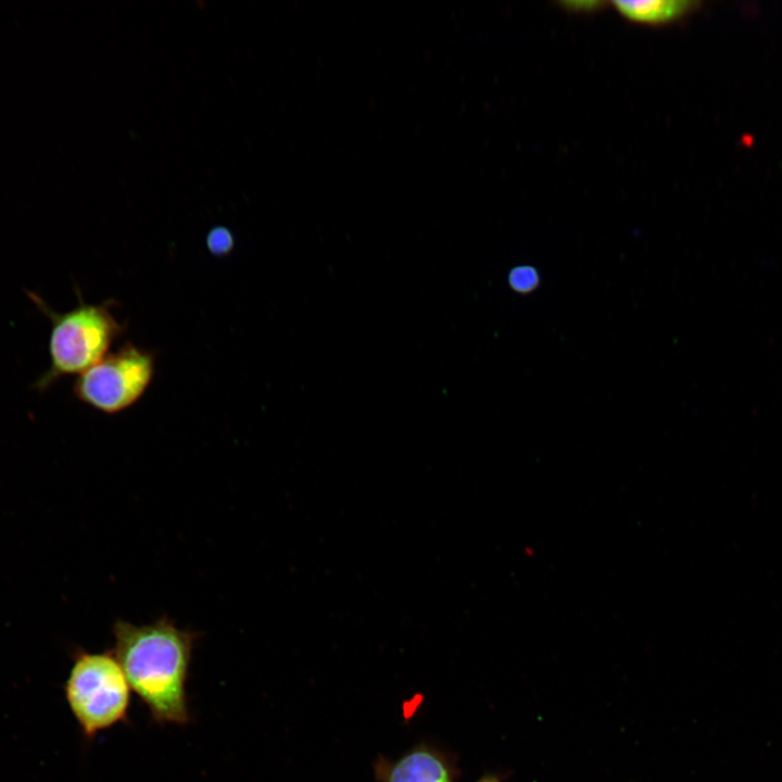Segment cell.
Here are the masks:
<instances>
[{"label":"cell","instance_id":"30bf717a","mask_svg":"<svg viewBox=\"0 0 782 782\" xmlns=\"http://www.w3.org/2000/svg\"><path fill=\"white\" fill-rule=\"evenodd\" d=\"M480 782H497V781L494 779L487 778V779L481 780Z\"/></svg>","mask_w":782,"mask_h":782},{"label":"cell","instance_id":"277c9868","mask_svg":"<svg viewBox=\"0 0 782 782\" xmlns=\"http://www.w3.org/2000/svg\"><path fill=\"white\" fill-rule=\"evenodd\" d=\"M155 373V354L126 342L77 376L74 394L86 405L113 415L134 406Z\"/></svg>","mask_w":782,"mask_h":782},{"label":"cell","instance_id":"6da1fadb","mask_svg":"<svg viewBox=\"0 0 782 782\" xmlns=\"http://www.w3.org/2000/svg\"><path fill=\"white\" fill-rule=\"evenodd\" d=\"M114 655L130 689L161 724L190 721L187 680L198 634L180 629L167 617L152 623L113 625Z\"/></svg>","mask_w":782,"mask_h":782},{"label":"cell","instance_id":"ba28073f","mask_svg":"<svg viewBox=\"0 0 782 782\" xmlns=\"http://www.w3.org/2000/svg\"><path fill=\"white\" fill-rule=\"evenodd\" d=\"M206 244L213 255L224 256L231 251L234 239L227 229L218 227L209 234Z\"/></svg>","mask_w":782,"mask_h":782},{"label":"cell","instance_id":"52a82bcc","mask_svg":"<svg viewBox=\"0 0 782 782\" xmlns=\"http://www.w3.org/2000/svg\"><path fill=\"white\" fill-rule=\"evenodd\" d=\"M508 282L513 290L528 293L534 290L540 282L539 273L531 266H518L510 270Z\"/></svg>","mask_w":782,"mask_h":782},{"label":"cell","instance_id":"3957f363","mask_svg":"<svg viewBox=\"0 0 782 782\" xmlns=\"http://www.w3.org/2000/svg\"><path fill=\"white\" fill-rule=\"evenodd\" d=\"M64 694L71 712L88 740L127 719L130 685L113 651L77 649Z\"/></svg>","mask_w":782,"mask_h":782},{"label":"cell","instance_id":"9c48e42d","mask_svg":"<svg viewBox=\"0 0 782 782\" xmlns=\"http://www.w3.org/2000/svg\"><path fill=\"white\" fill-rule=\"evenodd\" d=\"M559 4L564 10L572 13H594L604 9L608 3L603 1H564Z\"/></svg>","mask_w":782,"mask_h":782},{"label":"cell","instance_id":"5b68a950","mask_svg":"<svg viewBox=\"0 0 782 782\" xmlns=\"http://www.w3.org/2000/svg\"><path fill=\"white\" fill-rule=\"evenodd\" d=\"M614 9L629 22L652 27L676 24L692 14L696 1L644 0L613 1Z\"/></svg>","mask_w":782,"mask_h":782},{"label":"cell","instance_id":"8992f818","mask_svg":"<svg viewBox=\"0 0 782 782\" xmlns=\"http://www.w3.org/2000/svg\"><path fill=\"white\" fill-rule=\"evenodd\" d=\"M388 782H451L442 760L426 749H416L391 768Z\"/></svg>","mask_w":782,"mask_h":782},{"label":"cell","instance_id":"7a4b0ae2","mask_svg":"<svg viewBox=\"0 0 782 782\" xmlns=\"http://www.w3.org/2000/svg\"><path fill=\"white\" fill-rule=\"evenodd\" d=\"M30 297L51 321L50 364L36 381L37 390L45 391L63 377L80 375L106 355L125 331L124 324L112 311L116 305L114 300L92 304L79 297V304L73 310L59 313L37 294Z\"/></svg>","mask_w":782,"mask_h":782}]
</instances>
